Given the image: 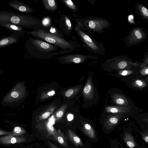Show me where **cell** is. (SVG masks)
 <instances>
[{
	"instance_id": "37",
	"label": "cell",
	"mask_w": 148,
	"mask_h": 148,
	"mask_svg": "<svg viewBox=\"0 0 148 148\" xmlns=\"http://www.w3.org/2000/svg\"><path fill=\"white\" fill-rule=\"evenodd\" d=\"M11 96L13 98H16L18 97L19 94L17 92L13 91L11 93Z\"/></svg>"
},
{
	"instance_id": "32",
	"label": "cell",
	"mask_w": 148,
	"mask_h": 148,
	"mask_svg": "<svg viewBox=\"0 0 148 148\" xmlns=\"http://www.w3.org/2000/svg\"><path fill=\"white\" fill-rule=\"evenodd\" d=\"M141 135L143 140L146 143H148V133L145 132L141 133Z\"/></svg>"
},
{
	"instance_id": "29",
	"label": "cell",
	"mask_w": 148,
	"mask_h": 148,
	"mask_svg": "<svg viewBox=\"0 0 148 148\" xmlns=\"http://www.w3.org/2000/svg\"><path fill=\"white\" fill-rule=\"evenodd\" d=\"M63 1L68 7L71 8L73 10L76 9V7L71 0H63Z\"/></svg>"
},
{
	"instance_id": "23",
	"label": "cell",
	"mask_w": 148,
	"mask_h": 148,
	"mask_svg": "<svg viewBox=\"0 0 148 148\" xmlns=\"http://www.w3.org/2000/svg\"><path fill=\"white\" fill-rule=\"evenodd\" d=\"M26 133V131L21 127L16 126L14 128L11 132V134L10 135L19 136Z\"/></svg>"
},
{
	"instance_id": "10",
	"label": "cell",
	"mask_w": 148,
	"mask_h": 148,
	"mask_svg": "<svg viewBox=\"0 0 148 148\" xmlns=\"http://www.w3.org/2000/svg\"><path fill=\"white\" fill-rule=\"evenodd\" d=\"M83 93L84 97L86 99H91L93 97V87L90 77L88 78Z\"/></svg>"
},
{
	"instance_id": "24",
	"label": "cell",
	"mask_w": 148,
	"mask_h": 148,
	"mask_svg": "<svg viewBox=\"0 0 148 148\" xmlns=\"http://www.w3.org/2000/svg\"><path fill=\"white\" fill-rule=\"evenodd\" d=\"M46 129L48 134L53 137L58 134L57 130L53 127L52 125L49 122L47 123L46 125Z\"/></svg>"
},
{
	"instance_id": "41",
	"label": "cell",
	"mask_w": 148,
	"mask_h": 148,
	"mask_svg": "<svg viewBox=\"0 0 148 148\" xmlns=\"http://www.w3.org/2000/svg\"><path fill=\"white\" fill-rule=\"evenodd\" d=\"M50 32L52 34H56L55 32H56V29L54 27L51 28L50 30Z\"/></svg>"
},
{
	"instance_id": "2",
	"label": "cell",
	"mask_w": 148,
	"mask_h": 148,
	"mask_svg": "<svg viewBox=\"0 0 148 148\" xmlns=\"http://www.w3.org/2000/svg\"><path fill=\"white\" fill-rule=\"evenodd\" d=\"M25 32L37 39L62 49H66L70 46L68 42L56 34L51 33L43 29H36L32 31H25Z\"/></svg>"
},
{
	"instance_id": "11",
	"label": "cell",
	"mask_w": 148,
	"mask_h": 148,
	"mask_svg": "<svg viewBox=\"0 0 148 148\" xmlns=\"http://www.w3.org/2000/svg\"><path fill=\"white\" fill-rule=\"evenodd\" d=\"M112 97L115 103L120 106L132 107L130 105L127 99L122 95L116 93L113 94Z\"/></svg>"
},
{
	"instance_id": "36",
	"label": "cell",
	"mask_w": 148,
	"mask_h": 148,
	"mask_svg": "<svg viewBox=\"0 0 148 148\" xmlns=\"http://www.w3.org/2000/svg\"><path fill=\"white\" fill-rule=\"evenodd\" d=\"M50 115V113L49 112H45L42 114V118L43 119H47L49 116Z\"/></svg>"
},
{
	"instance_id": "26",
	"label": "cell",
	"mask_w": 148,
	"mask_h": 148,
	"mask_svg": "<svg viewBox=\"0 0 148 148\" xmlns=\"http://www.w3.org/2000/svg\"><path fill=\"white\" fill-rule=\"evenodd\" d=\"M79 87L72 88L68 90L65 93V95L67 97H70L77 94L79 90Z\"/></svg>"
},
{
	"instance_id": "43",
	"label": "cell",
	"mask_w": 148,
	"mask_h": 148,
	"mask_svg": "<svg viewBox=\"0 0 148 148\" xmlns=\"http://www.w3.org/2000/svg\"><path fill=\"white\" fill-rule=\"evenodd\" d=\"M145 132L148 133V130L145 131Z\"/></svg>"
},
{
	"instance_id": "14",
	"label": "cell",
	"mask_w": 148,
	"mask_h": 148,
	"mask_svg": "<svg viewBox=\"0 0 148 148\" xmlns=\"http://www.w3.org/2000/svg\"><path fill=\"white\" fill-rule=\"evenodd\" d=\"M132 65L138 66L136 63L133 62L126 60H122L119 61L116 65V68L119 70H124L129 69Z\"/></svg>"
},
{
	"instance_id": "5",
	"label": "cell",
	"mask_w": 148,
	"mask_h": 148,
	"mask_svg": "<svg viewBox=\"0 0 148 148\" xmlns=\"http://www.w3.org/2000/svg\"><path fill=\"white\" fill-rule=\"evenodd\" d=\"M8 5L10 7L22 12H36L35 11L28 5L17 0H14L9 2Z\"/></svg>"
},
{
	"instance_id": "35",
	"label": "cell",
	"mask_w": 148,
	"mask_h": 148,
	"mask_svg": "<svg viewBox=\"0 0 148 148\" xmlns=\"http://www.w3.org/2000/svg\"><path fill=\"white\" fill-rule=\"evenodd\" d=\"M147 64H148V56L145 59L140 66L141 67H143Z\"/></svg>"
},
{
	"instance_id": "12",
	"label": "cell",
	"mask_w": 148,
	"mask_h": 148,
	"mask_svg": "<svg viewBox=\"0 0 148 148\" xmlns=\"http://www.w3.org/2000/svg\"><path fill=\"white\" fill-rule=\"evenodd\" d=\"M57 131L58 134L53 137V139L58 142L62 146L66 148H68L66 137L60 130H58Z\"/></svg>"
},
{
	"instance_id": "28",
	"label": "cell",
	"mask_w": 148,
	"mask_h": 148,
	"mask_svg": "<svg viewBox=\"0 0 148 148\" xmlns=\"http://www.w3.org/2000/svg\"><path fill=\"white\" fill-rule=\"evenodd\" d=\"M134 71L130 70H124L119 71L118 73L119 75L122 76H126L131 75L133 73Z\"/></svg>"
},
{
	"instance_id": "8",
	"label": "cell",
	"mask_w": 148,
	"mask_h": 148,
	"mask_svg": "<svg viewBox=\"0 0 148 148\" xmlns=\"http://www.w3.org/2000/svg\"><path fill=\"white\" fill-rule=\"evenodd\" d=\"M132 107L120 106H108L106 108V111L108 112L116 114H121L130 112Z\"/></svg>"
},
{
	"instance_id": "17",
	"label": "cell",
	"mask_w": 148,
	"mask_h": 148,
	"mask_svg": "<svg viewBox=\"0 0 148 148\" xmlns=\"http://www.w3.org/2000/svg\"><path fill=\"white\" fill-rule=\"evenodd\" d=\"M42 1L44 7L47 10L53 12L57 10V5L55 0H42Z\"/></svg>"
},
{
	"instance_id": "9",
	"label": "cell",
	"mask_w": 148,
	"mask_h": 148,
	"mask_svg": "<svg viewBox=\"0 0 148 148\" xmlns=\"http://www.w3.org/2000/svg\"><path fill=\"white\" fill-rule=\"evenodd\" d=\"M0 25L10 32L19 34H21L25 32L23 27L11 23L0 21Z\"/></svg>"
},
{
	"instance_id": "42",
	"label": "cell",
	"mask_w": 148,
	"mask_h": 148,
	"mask_svg": "<svg viewBox=\"0 0 148 148\" xmlns=\"http://www.w3.org/2000/svg\"><path fill=\"white\" fill-rule=\"evenodd\" d=\"M145 82H148V77L146 79Z\"/></svg>"
},
{
	"instance_id": "22",
	"label": "cell",
	"mask_w": 148,
	"mask_h": 148,
	"mask_svg": "<svg viewBox=\"0 0 148 148\" xmlns=\"http://www.w3.org/2000/svg\"><path fill=\"white\" fill-rule=\"evenodd\" d=\"M136 5L140 14L144 18L148 20V10L142 5L137 3Z\"/></svg>"
},
{
	"instance_id": "31",
	"label": "cell",
	"mask_w": 148,
	"mask_h": 148,
	"mask_svg": "<svg viewBox=\"0 0 148 148\" xmlns=\"http://www.w3.org/2000/svg\"><path fill=\"white\" fill-rule=\"evenodd\" d=\"M65 22L66 26L69 30H71L72 27V25L70 20L66 16H65Z\"/></svg>"
},
{
	"instance_id": "15",
	"label": "cell",
	"mask_w": 148,
	"mask_h": 148,
	"mask_svg": "<svg viewBox=\"0 0 148 148\" xmlns=\"http://www.w3.org/2000/svg\"><path fill=\"white\" fill-rule=\"evenodd\" d=\"M67 134L70 140L75 146L77 147L79 145L83 146V143L81 139L72 130L70 129L68 130Z\"/></svg>"
},
{
	"instance_id": "4",
	"label": "cell",
	"mask_w": 148,
	"mask_h": 148,
	"mask_svg": "<svg viewBox=\"0 0 148 148\" xmlns=\"http://www.w3.org/2000/svg\"><path fill=\"white\" fill-rule=\"evenodd\" d=\"M146 34L141 29L136 28L132 30L128 37L130 44H134L143 40L145 38Z\"/></svg>"
},
{
	"instance_id": "3",
	"label": "cell",
	"mask_w": 148,
	"mask_h": 148,
	"mask_svg": "<svg viewBox=\"0 0 148 148\" xmlns=\"http://www.w3.org/2000/svg\"><path fill=\"white\" fill-rule=\"evenodd\" d=\"M30 40L32 45L42 52L51 53L58 50L57 47L41 40L32 37Z\"/></svg>"
},
{
	"instance_id": "16",
	"label": "cell",
	"mask_w": 148,
	"mask_h": 148,
	"mask_svg": "<svg viewBox=\"0 0 148 148\" xmlns=\"http://www.w3.org/2000/svg\"><path fill=\"white\" fill-rule=\"evenodd\" d=\"M79 32L85 42L88 46L95 50L98 49L97 46L89 36L80 31H79Z\"/></svg>"
},
{
	"instance_id": "18",
	"label": "cell",
	"mask_w": 148,
	"mask_h": 148,
	"mask_svg": "<svg viewBox=\"0 0 148 148\" xmlns=\"http://www.w3.org/2000/svg\"><path fill=\"white\" fill-rule=\"evenodd\" d=\"M124 141L127 145L130 148H133L136 146V144L134 138L130 133L125 132L123 137Z\"/></svg>"
},
{
	"instance_id": "44",
	"label": "cell",
	"mask_w": 148,
	"mask_h": 148,
	"mask_svg": "<svg viewBox=\"0 0 148 148\" xmlns=\"http://www.w3.org/2000/svg\"><path fill=\"white\" fill-rule=\"evenodd\" d=\"M146 120H147V121H148V118L147 119H146Z\"/></svg>"
},
{
	"instance_id": "21",
	"label": "cell",
	"mask_w": 148,
	"mask_h": 148,
	"mask_svg": "<svg viewBox=\"0 0 148 148\" xmlns=\"http://www.w3.org/2000/svg\"><path fill=\"white\" fill-rule=\"evenodd\" d=\"M63 58L68 62H73L75 63H79L84 61L85 59L84 58L75 56L72 57L70 56H66L63 57Z\"/></svg>"
},
{
	"instance_id": "39",
	"label": "cell",
	"mask_w": 148,
	"mask_h": 148,
	"mask_svg": "<svg viewBox=\"0 0 148 148\" xmlns=\"http://www.w3.org/2000/svg\"><path fill=\"white\" fill-rule=\"evenodd\" d=\"M48 143L51 148H58L51 142H48Z\"/></svg>"
},
{
	"instance_id": "20",
	"label": "cell",
	"mask_w": 148,
	"mask_h": 148,
	"mask_svg": "<svg viewBox=\"0 0 148 148\" xmlns=\"http://www.w3.org/2000/svg\"><path fill=\"white\" fill-rule=\"evenodd\" d=\"M103 23L99 20H91L88 23L89 27L91 29L94 30H97L103 26Z\"/></svg>"
},
{
	"instance_id": "19",
	"label": "cell",
	"mask_w": 148,
	"mask_h": 148,
	"mask_svg": "<svg viewBox=\"0 0 148 148\" xmlns=\"http://www.w3.org/2000/svg\"><path fill=\"white\" fill-rule=\"evenodd\" d=\"M83 130L87 136L91 138H94L95 137L94 130L92 127L88 123H84L83 126Z\"/></svg>"
},
{
	"instance_id": "7",
	"label": "cell",
	"mask_w": 148,
	"mask_h": 148,
	"mask_svg": "<svg viewBox=\"0 0 148 148\" xmlns=\"http://www.w3.org/2000/svg\"><path fill=\"white\" fill-rule=\"evenodd\" d=\"M26 138L24 136L7 135L0 138V142L4 145H9L22 143L25 141Z\"/></svg>"
},
{
	"instance_id": "46",
	"label": "cell",
	"mask_w": 148,
	"mask_h": 148,
	"mask_svg": "<svg viewBox=\"0 0 148 148\" xmlns=\"http://www.w3.org/2000/svg\"><path fill=\"white\" fill-rule=\"evenodd\" d=\"M146 66H148V64L147 65H146Z\"/></svg>"
},
{
	"instance_id": "25",
	"label": "cell",
	"mask_w": 148,
	"mask_h": 148,
	"mask_svg": "<svg viewBox=\"0 0 148 148\" xmlns=\"http://www.w3.org/2000/svg\"><path fill=\"white\" fill-rule=\"evenodd\" d=\"M132 85L135 87L139 88H142L146 86L147 84L145 82L142 80L137 79L133 82Z\"/></svg>"
},
{
	"instance_id": "45",
	"label": "cell",
	"mask_w": 148,
	"mask_h": 148,
	"mask_svg": "<svg viewBox=\"0 0 148 148\" xmlns=\"http://www.w3.org/2000/svg\"><path fill=\"white\" fill-rule=\"evenodd\" d=\"M115 148H118V147H115Z\"/></svg>"
},
{
	"instance_id": "27",
	"label": "cell",
	"mask_w": 148,
	"mask_h": 148,
	"mask_svg": "<svg viewBox=\"0 0 148 148\" xmlns=\"http://www.w3.org/2000/svg\"><path fill=\"white\" fill-rule=\"evenodd\" d=\"M42 23L44 27H49L51 26V18L49 17H45L41 20Z\"/></svg>"
},
{
	"instance_id": "38",
	"label": "cell",
	"mask_w": 148,
	"mask_h": 148,
	"mask_svg": "<svg viewBox=\"0 0 148 148\" xmlns=\"http://www.w3.org/2000/svg\"><path fill=\"white\" fill-rule=\"evenodd\" d=\"M67 118L68 121H70L73 119V116L72 114H70L68 115Z\"/></svg>"
},
{
	"instance_id": "34",
	"label": "cell",
	"mask_w": 148,
	"mask_h": 148,
	"mask_svg": "<svg viewBox=\"0 0 148 148\" xmlns=\"http://www.w3.org/2000/svg\"><path fill=\"white\" fill-rule=\"evenodd\" d=\"M64 111L63 110H61L58 111L56 114V117L58 118H61L63 115Z\"/></svg>"
},
{
	"instance_id": "30",
	"label": "cell",
	"mask_w": 148,
	"mask_h": 148,
	"mask_svg": "<svg viewBox=\"0 0 148 148\" xmlns=\"http://www.w3.org/2000/svg\"><path fill=\"white\" fill-rule=\"evenodd\" d=\"M141 68L140 71V75L143 76L148 75V66L146 65Z\"/></svg>"
},
{
	"instance_id": "40",
	"label": "cell",
	"mask_w": 148,
	"mask_h": 148,
	"mask_svg": "<svg viewBox=\"0 0 148 148\" xmlns=\"http://www.w3.org/2000/svg\"><path fill=\"white\" fill-rule=\"evenodd\" d=\"M55 93V92L53 90L52 91L49 92L47 94L48 96H52Z\"/></svg>"
},
{
	"instance_id": "33",
	"label": "cell",
	"mask_w": 148,
	"mask_h": 148,
	"mask_svg": "<svg viewBox=\"0 0 148 148\" xmlns=\"http://www.w3.org/2000/svg\"><path fill=\"white\" fill-rule=\"evenodd\" d=\"M11 134V132H7L0 129V135H10Z\"/></svg>"
},
{
	"instance_id": "1",
	"label": "cell",
	"mask_w": 148,
	"mask_h": 148,
	"mask_svg": "<svg viewBox=\"0 0 148 148\" xmlns=\"http://www.w3.org/2000/svg\"><path fill=\"white\" fill-rule=\"evenodd\" d=\"M0 21L11 23L23 27L47 30L42 25L41 20L36 17L10 11H1Z\"/></svg>"
},
{
	"instance_id": "6",
	"label": "cell",
	"mask_w": 148,
	"mask_h": 148,
	"mask_svg": "<svg viewBox=\"0 0 148 148\" xmlns=\"http://www.w3.org/2000/svg\"><path fill=\"white\" fill-rule=\"evenodd\" d=\"M123 115L121 114H115L109 115L105 120L104 126L107 130L113 129L119 123Z\"/></svg>"
},
{
	"instance_id": "13",
	"label": "cell",
	"mask_w": 148,
	"mask_h": 148,
	"mask_svg": "<svg viewBox=\"0 0 148 148\" xmlns=\"http://www.w3.org/2000/svg\"><path fill=\"white\" fill-rule=\"evenodd\" d=\"M18 38L14 36L2 37L0 41V49L9 45L14 43L17 41Z\"/></svg>"
}]
</instances>
